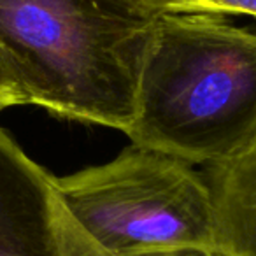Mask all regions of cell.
<instances>
[{
  "label": "cell",
  "instance_id": "obj_1",
  "mask_svg": "<svg viewBox=\"0 0 256 256\" xmlns=\"http://www.w3.org/2000/svg\"><path fill=\"white\" fill-rule=\"evenodd\" d=\"M124 136L192 165L240 151L256 136V30L221 12L158 16Z\"/></svg>",
  "mask_w": 256,
  "mask_h": 256
},
{
  "label": "cell",
  "instance_id": "obj_2",
  "mask_svg": "<svg viewBox=\"0 0 256 256\" xmlns=\"http://www.w3.org/2000/svg\"><path fill=\"white\" fill-rule=\"evenodd\" d=\"M154 20L104 0H0V44L28 106L126 134Z\"/></svg>",
  "mask_w": 256,
  "mask_h": 256
},
{
  "label": "cell",
  "instance_id": "obj_3",
  "mask_svg": "<svg viewBox=\"0 0 256 256\" xmlns=\"http://www.w3.org/2000/svg\"><path fill=\"white\" fill-rule=\"evenodd\" d=\"M56 186L104 256L216 251L209 182L184 160L132 144L107 164L56 178Z\"/></svg>",
  "mask_w": 256,
  "mask_h": 256
},
{
  "label": "cell",
  "instance_id": "obj_4",
  "mask_svg": "<svg viewBox=\"0 0 256 256\" xmlns=\"http://www.w3.org/2000/svg\"><path fill=\"white\" fill-rule=\"evenodd\" d=\"M0 256H104L62 198L56 176L0 124Z\"/></svg>",
  "mask_w": 256,
  "mask_h": 256
},
{
  "label": "cell",
  "instance_id": "obj_5",
  "mask_svg": "<svg viewBox=\"0 0 256 256\" xmlns=\"http://www.w3.org/2000/svg\"><path fill=\"white\" fill-rule=\"evenodd\" d=\"M214 246L221 256H256V136L240 151L209 165Z\"/></svg>",
  "mask_w": 256,
  "mask_h": 256
},
{
  "label": "cell",
  "instance_id": "obj_6",
  "mask_svg": "<svg viewBox=\"0 0 256 256\" xmlns=\"http://www.w3.org/2000/svg\"><path fill=\"white\" fill-rule=\"evenodd\" d=\"M104 2L153 20L167 12L204 11L202 0H104Z\"/></svg>",
  "mask_w": 256,
  "mask_h": 256
},
{
  "label": "cell",
  "instance_id": "obj_7",
  "mask_svg": "<svg viewBox=\"0 0 256 256\" xmlns=\"http://www.w3.org/2000/svg\"><path fill=\"white\" fill-rule=\"evenodd\" d=\"M14 106H28L25 88L11 54L0 44V110Z\"/></svg>",
  "mask_w": 256,
  "mask_h": 256
},
{
  "label": "cell",
  "instance_id": "obj_8",
  "mask_svg": "<svg viewBox=\"0 0 256 256\" xmlns=\"http://www.w3.org/2000/svg\"><path fill=\"white\" fill-rule=\"evenodd\" d=\"M202 9L226 16L244 14L256 18V0H202Z\"/></svg>",
  "mask_w": 256,
  "mask_h": 256
},
{
  "label": "cell",
  "instance_id": "obj_9",
  "mask_svg": "<svg viewBox=\"0 0 256 256\" xmlns=\"http://www.w3.org/2000/svg\"><path fill=\"white\" fill-rule=\"evenodd\" d=\"M142 256H221L214 249H179V251H164V252H151Z\"/></svg>",
  "mask_w": 256,
  "mask_h": 256
}]
</instances>
